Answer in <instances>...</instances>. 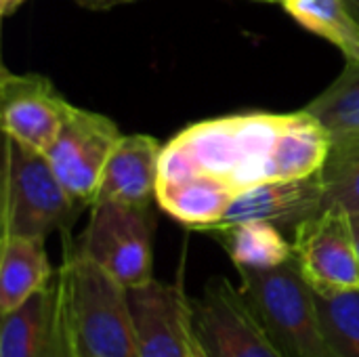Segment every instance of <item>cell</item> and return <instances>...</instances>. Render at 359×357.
Wrapping results in <instances>:
<instances>
[{"instance_id": "e0dca14e", "label": "cell", "mask_w": 359, "mask_h": 357, "mask_svg": "<svg viewBox=\"0 0 359 357\" xmlns=\"http://www.w3.org/2000/svg\"><path fill=\"white\" fill-rule=\"evenodd\" d=\"M280 4L299 25L334 44L347 63L359 61V21L345 0H280Z\"/></svg>"}, {"instance_id": "30bf717a", "label": "cell", "mask_w": 359, "mask_h": 357, "mask_svg": "<svg viewBox=\"0 0 359 357\" xmlns=\"http://www.w3.org/2000/svg\"><path fill=\"white\" fill-rule=\"evenodd\" d=\"M69 105L46 76L2 67L0 109L6 137L44 154L59 135Z\"/></svg>"}, {"instance_id": "3957f363", "label": "cell", "mask_w": 359, "mask_h": 357, "mask_svg": "<svg viewBox=\"0 0 359 357\" xmlns=\"http://www.w3.org/2000/svg\"><path fill=\"white\" fill-rule=\"evenodd\" d=\"M240 292L284 357H337L332 351L316 290L297 259L273 269H236Z\"/></svg>"}, {"instance_id": "d6986e66", "label": "cell", "mask_w": 359, "mask_h": 357, "mask_svg": "<svg viewBox=\"0 0 359 357\" xmlns=\"http://www.w3.org/2000/svg\"><path fill=\"white\" fill-rule=\"evenodd\" d=\"M305 109L328 128L332 141L359 135V61L347 63L341 76Z\"/></svg>"}, {"instance_id": "6da1fadb", "label": "cell", "mask_w": 359, "mask_h": 357, "mask_svg": "<svg viewBox=\"0 0 359 357\" xmlns=\"http://www.w3.org/2000/svg\"><path fill=\"white\" fill-rule=\"evenodd\" d=\"M288 114L250 112L202 120L162 147L160 177H210L238 194L267 181H282L280 139Z\"/></svg>"}, {"instance_id": "8992f818", "label": "cell", "mask_w": 359, "mask_h": 357, "mask_svg": "<svg viewBox=\"0 0 359 357\" xmlns=\"http://www.w3.org/2000/svg\"><path fill=\"white\" fill-rule=\"evenodd\" d=\"M139 357H208L196 330L194 299L183 282L149 280L128 288Z\"/></svg>"}, {"instance_id": "ffe728a7", "label": "cell", "mask_w": 359, "mask_h": 357, "mask_svg": "<svg viewBox=\"0 0 359 357\" xmlns=\"http://www.w3.org/2000/svg\"><path fill=\"white\" fill-rule=\"evenodd\" d=\"M326 339L337 357H359V288L316 292Z\"/></svg>"}, {"instance_id": "44dd1931", "label": "cell", "mask_w": 359, "mask_h": 357, "mask_svg": "<svg viewBox=\"0 0 359 357\" xmlns=\"http://www.w3.org/2000/svg\"><path fill=\"white\" fill-rule=\"evenodd\" d=\"M80 6L84 8H95V11H101V8H109L114 4H122V2H135V0H76Z\"/></svg>"}, {"instance_id": "ac0fdd59", "label": "cell", "mask_w": 359, "mask_h": 357, "mask_svg": "<svg viewBox=\"0 0 359 357\" xmlns=\"http://www.w3.org/2000/svg\"><path fill=\"white\" fill-rule=\"evenodd\" d=\"M318 175L324 191L322 210L359 213V135L334 139L328 160Z\"/></svg>"}, {"instance_id": "d4e9b609", "label": "cell", "mask_w": 359, "mask_h": 357, "mask_svg": "<svg viewBox=\"0 0 359 357\" xmlns=\"http://www.w3.org/2000/svg\"><path fill=\"white\" fill-rule=\"evenodd\" d=\"M269 2H280V0H269Z\"/></svg>"}, {"instance_id": "2e32d148", "label": "cell", "mask_w": 359, "mask_h": 357, "mask_svg": "<svg viewBox=\"0 0 359 357\" xmlns=\"http://www.w3.org/2000/svg\"><path fill=\"white\" fill-rule=\"evenodd\" d=\"M217 234L236 269H273L294 257L292 242L269 221H246Z\"/></svg>"}, {"instance_id": "9a60e30c", "label": "cell", "mask_w": 359, "mask_h": 357, "mask_svg": "<svg viewBox=\"0 0 359 357\" xmlns=\"http://www.w3.org/2000/svg\"><path fill=\"white\" fill-rule=\"evenodd\" d=\"M50 267L44 240L29 236H2L0 242V314H8L46 288Z\"/></svg>"}, {"instance_id": "cb8c5ba5", "label": "cell", "mask_w": 359, "mask_h": 357, "mask_svg": "<svg viewBox=\"0 0 359 357\" xmlns=\"http://www.w3.org/2000/svg\"><path fill=\"white\" fill-rule=\"evenodd\" d=\"M347 2V6L351 8V13L355 15V19L359 21V0H345Z\"/></svg>"}, {"instance_id": "603a6c76", "label": "cell", "mask_w": 359, "mask_h": 357, "mask_svg": "<svg viewBox=\"0 0 359 357\" xmlns=\"http://www.w3.org/2000/svg\"><path fill=\"white\" fill-rule=\"evenodd\" d=\"M351 219V229H353V238H355V244H358V252H359V213L355 215H349Z\"/></svg>"}, {"instance_id": "9c48e42d", "label": "cell", "mask_w": 359, "mask_h": 357, "mask_svg": "<svg viewBox=\"0 0 359 357\" xmlns=\"http://www.w3.org/2000/svg\"><path fill=\"white\" fill-rule=\"evenodd\" d=\"M294 259L316 292L359 288V252L351 219L339 208L322 210L292 234Z\"/></svg>"}, {"instance_id": "7c38bea8", "label": "cell", "mask_w": 359, "mask_h": 357, "mask_svg": "<svg viewBox=\"0 0 359 357\" xmlns=\"http://www.w3.org/2000/svg\"><path fill=\"white\" fill-rule=\"evenodd\" d=\"M322 194L324 191L320 175L294 181L259 183L255 187L240 191L231 200L225 217L212 231L227 229L231 225L246 221H269L278 225L282 231L290 229L294 234V229L303 221L320 215Z\"/></svg>"}, {"instance_id": "277c9868", "label": "cell", "mask_w": 359, "mask_h": 357, "mask_svg": "<svg viewBox=\"0 0 359 357\" xmlns=\"http://www.w3.org/2000/svg\"><path fill=\"white\" fill-rule=\"evenodd\" d=\"M80 208L42 151L4 135L2 236L46 240L53 231H65Z\"/></svg>"}, {"instance_id": "5b68a950", "label": "cell", "mask_w": 359, "mask_h": 357, "mask_svg": "<svg viewBox=\"0 0 359 357\" xmlns=\"http://www.w3.org/2000/svg\"><path fill=\"white\" fill-rule=\"evenodd\" d=\"M78 250L103 267L124 288L154 280V213L151 206L97 200Z\"/></svg>"}, {"instance_id": "7a4b0ae2", "label": "cell", "mask_w": 359, "mask_h": 357, "mask_svg": "<svg viewBox=\"0 0 359 357\" xmlns=\"http://www.w3.org/2000/svg\"><path fill=\"white\" fill-rule=\"evenodd\" d=\"M74 357H139L128 288L78 248L57 269Z\"/></svg>"}, {"instance_id": "4fadbf2b", "label": "cell", "mask_w": 359, "mask_h": 357, "mask_svg": "<svg viewBox=\"0 0 359 357\" xmlns=\"http://www.w3.org/2000/svg\"><path fill=\"white\" fill-rule=\"evenodd\" d=\"M162 145L149 135H122L109 154L97 200H116L124 204L151 206L160 177Z\"/></svg>"}, {"instance_id": "52a82bcc", "label": "cell", "mask_w": 359, "mask_h": 357, "mask_svg": "<svg viewBox=\"0 0 359 357\" xmlns=\"http://www.w3.org/2000/svg\"><path fill=\"white\" fill-rule=\"evenodd\" d=\"M120 137L107 116L69 105L59 135L44 156L67 194L82 206L95 202L101 173Z\"/></svg>"}, {"instance_id": "5bb4252c", "label": "cell", "mask_w": 359, "mask_h": 357, "mask_svg": "<svg viewBox=\"0 0 359 357\" xmlns=\"http://www.w3.org/2000/svg\"><path fill=\"white\" fill-rule=\"evenodd\" d=\"M236 196L233 187L210 177L158 179L156 185L158 206L181 225L200 231H212Z\"/></svg>"}, {"instance_id": "7402d4cb", "label": "cell", "mask_w": 359, "mask_h": 357, "mask_svg": "<svg viewBox=\"0 0 359 357\" xmlns=\"http://www.w3.org/2000/svg\"><path fill=\"white\" fill-rule=\"evenodd\" d=\"M25 0H0V13L2 17H11Z\"/></svg>"}, {"instance_id": "ba28073f", "label": "cell", "mask_w": 359, "mask_h": 357, "mask_svg": "<svg viewBox=\"0 0 359 357\" xmlns=\"http://www.w3.org/2000/svg\"><path fill=\"white\" fill-rule=\"evenodd\" d=\"M194 320L208 357H284L227 278H212L194 299Z\"/></svg>"}, {"instance_id": "8fae6325", "label": "cell", "mask_w": 359, "mask_h": 357, "mask_svg": "<svg viewBox=\"0 0 359 357\" xmlns=\"http://www.w3.org/2000/svg\"><path fill=\"white\" fill-rule=\"evenodd\" d=\"M0 357H74L57 274L21 307L2 314Z\"/></svg>"}]
</instances>
